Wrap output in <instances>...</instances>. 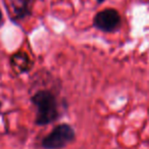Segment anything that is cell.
I'll return each instance as SVG.
<instances>
[{"instance_id": "obj_1", "label": "cell", "mask_w": 149, "mask_h": 149, "mask_svg": "<svg viewBox=\"0 0 149 149\" xmlns=\"http://www.w3.org/2000/svg\"><path fill=\"white\" fill-rule=\"evenodd\" d=\"M31 101L37 108L35 123L38 126H46L57 120L59 116L58 102L55 95L49 90H40L31 97Z\"/></svg>"}, {"instance_id": "obj_2", "label": "cell", "mask_w": 149, "mask_h": 149, "mask_svg": "<svg viewBox=\"0 0 149 149\" xmlns=\"http://www.w3.org/2000/svg\"><path fill=\"white\" fill-rule=\"evenodd\" d=\"M74 138V129L68 124H60L44 137L41 145L45 149H61L72 143Z\"/></svg>"}, {"instance_id": "obj_3", "label": "cell", "mask_w": 149, "mask_h": 149, "mask_svg": "<svg viewBox=\"0 0 149 149\" xmlns=\"http://www.w3.org/2000/svg\"><path fill=\"white\" fill-rule=\"evenodd\" d=\"M122 25V17L118 10L106 8L99 11L93 19V26L104 33H112L118 30Z\"/></svg>"}, {"instance_id": "obj_4", "label": "cell", "mask_w": 149, "mask_h": 149, "mask_svg": "<svg viewBox=\"0 0 149 149\" xmlns=\"http://www.w3.org/2000/svg\"><path fill=\"white\" fill-rule=\"evenodd\" d=\"M10 65L17 74H23L31 70L33 62L26 52L19 51L10 57Z\"/></svg>"}, {"instance_id": "obj_5", "label": "cell", "mask_w": 149, "mask_h": 149, "mask_svg": "<svg viewBox=\"0 0 149 149\" xmlns=\"http://www.w3.org/2000/svg\"><path fill=\"white\" fill-rule=\"evenodd\" d=\"M2 22H3V15L2 13H1V9H0V27L2 26Z\"/></svg>"}, {"instance_id": "obj_6", "label": "cell", "mask_w": 149, "mask_h": 149, "mask_svg": "<svg viewBox=\"0 0 149 149\" xmlns=\"http://www.w3.org/2000/svg\"><path fill=\"white\" fill-rule=\"evenodd\" d=\"M105 0H97V3L98 4H101V3H103Z\"/></svg>"}, {"instance_id": "obj_7", "label": "cell", "mask_w": 149, "mask_h": 149, "mask_svg": "<svg viewBox=\"0 0 149 149\" xmlns=\"http://www.w3.org/2000/svg\"><path fill=\"white\" fill-rule=\"evenodd\" d=\"M0 108H1V102H0Z\"/></svg>"}]
</instances>
